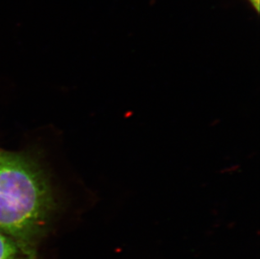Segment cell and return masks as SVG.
I'll return each instance as SVG.
<instances>
[{
    "label": "cell",
    "mask_w": 260,
    "mask_h": 259,
    "mask_svg": "<svg viewBox=\"0 0 260 259\" xmlns=\"http://www.w3.org/2000/svg\"><path fill=\"white\" fill-rule=\"evenodd\" d=\"M53 209L44 177L25 156L0 152V233L37 250Z\"/></svg>",
    "instance_id": "cell-1"
},
{
    "label": "cell",
    "mask_w": 260,
    "mask_h": 259,
    "mask_svg": "<svg viewBox=\"0 0 260 259\" xmlns=\"http://www.w3.org/2000/svg\"><path fill=\"white\" fill-rule=\"evenodd\" d=\"M0 259H38L37 250L25 247L0 233Z\"/></svg>",
    "instance_id": "cell-2"
},
{
    "label": "cell",
    "mask_w": 260,
    "mask_h": 259,
    "mask_svg": "<svg viewBox=\"0 0 260 259\" xmlns=\"http://www.w3.org/2000/svg\"><path fill=\"white\" fill-rule=\"evenodd\" d=\"M247 1H248V2L250 4L251 6L258 13V11H259L260 0H247Z\"/></svg>",
    "instance_id": "cell-3"
}]
</instances>
